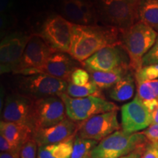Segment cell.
Instances as JSON below:
<instances>
[{"instance_id":"cell-1","label":"cell","mask_w":158,"mask_h":158,"mask_svg":"<svg viewBox=\"0 0 158 158\" xmlns=\"http://www.w3.org/2000/svg\"><path fill=\"white\" fill-rule=\"evenodd\" d=\"M120 43V31L105 24L78 25L73 23L72 40L68 54L78 62L85 60L98 51Z\"/></svg>"},{"instance_id":"cell-3","label":"cell","mask_w":158,"mask_h":158,"mask_svg":"<svg viewBox=\"0 0 158 158\" xmlns=\"http://www.w3.org/2000/svg\"><path fill=\"white\" fill-rule=\"evenodd\" d=\"M119 31L120 43L129 57L130 68L137 72L143 67V56L155 43L157 32L141 21L130 28Z\"/></svg>"},{"instance_id":"cell-31","label":"cell","mask_w":158,"mask_h":158,"mask_svg":"<svg viewBox=\"0 0 158 158\" xmlns=\"http://www.w3.org/2000/svg\"><path fill=\"white\" fill-rule=\"evenodd\" d=\"M142 133L150 142H158V124H151Z\"/></svg>"},{"instance_id":"cell-15","label":"cell","mask_w":158,"mask_h":158,"mask_svg":"<svg viewBox=\"0 0 158 158\" xmlns=\"http://www.w3.org/2000/svg\"><path fill=\"white\" fill-rule=\"evenodd\" d=\"M54 52L38 35H31L15 74L23 75L27 71L40 68Z\"/></svg>"},{"instance_id":"cell-22","label":"cell","mask_w":158,"mask_h":158,"mask_svg":"<svg viewBox=\"0 0 158 158\" xmlns=\"http://www.w3.org/2000/svg\"><path fill=\"white\" fill-rule=\"evenodd\" d=\"M136 84V96L138 97L152 113L158 104V79Z\"/></svg>"},{"instance_id":"cell-14","label":"cell","mask_w":158,"mask_h":158,"mask_svg":"<svg viewBox=\"0 0 158 158\" xmlns=\"http://www.w3.org/2000/svg\"><path fill=\"white\" fill-rule=\"evenodd\" d=\"M60 9L61 15L73 24L94 25L100 22L92 0H62Z\"/></svg>"},{"instance_id":"cell-19","label":"cell","mask_w":158,"mask_h":158,"mask_svg":"<svg viewBox=\"0 0 158 158\" xmlns=\"http://www.w3.org/2000/svg\"><path fill=\"white\" fill-rule=\"evenodd\" d=\"M135 80L133 70H130L124 78L109 89V98L116 102H125L130 100L135 92Z\"/></svg>"},{"instance_id":"cell-2","label":"cell","mask_w":158,"mask_h":158,"mask_svg":"<svg viewBox=\"0 0 158 158\" xmlns=\"http://www.w3.org/2000/svg\"><path fill=\"white\" fill-rule=\"evenodd\" d=\"M94 3L102 24L124 30L140 21L141 0H94Z\"/></svg>"},{"instance_id":"cell-33","label":"cell","mask_w":158,"mask_h":158,"mask_svg":"<svg viewBox=\"0 0 158 158\" xmlns=\"http://www.w3.org/2000/svg\"><path fill=\"white\" fill-rule=\"evenodd\" d=\"M146 147H147V146H146ZM145 147L140 148V149H136L135 151L132 152L131 153L128 154V155L125 156H123V157L120 158H141V156L143 155V152L144 149H145Z\"/></svg>"},{"instance_id":"cell-24","label":"cell","mask_w":158,"mask_h":158,"mask_svg":"<svg viewBox=\"0 0 158 158\" xmlns=\"http://www.w3.org/2000/svg\"><path fill=\"white\" fill-rule=\"evenodd\" d=\"M65 93L73 98H88L91 96L102 98L101 89H100L92 81L84 86H76L68 83Z\"/></svg>"},{"instance_id":"cell-20","label":"cell","mask_w":158,"mask_h":158,"mask_svg":"<svg viewBox=\"0 0 158 158\" xmlns=\"http://www.w3.org/2000/svg\"><path fill=\"white\" fill-rule=\"evenodd\" d=\"M130 70V68H119L108 72H89L91 81L94 83L100 89H108L111 88L118 81L127 75Z\"/></svg>"},{"instance_id":"cell-4","label":"cell","mask_w":158,"mask_h":158,"mask_svg":"<svg viewBox=\"0 0 158 158\" xmlns=\"http://www.w3.org/2000/svg\"><path fill=\"white\" fill-rule=\"evenodd\" d=\"M149 141L142 133H127L117 130L99 142L92 150V158H120L140 148L145 147Z\"/></svg>"},{"instance_id":"cell-13","label":"cell","mask_w":158,"mask_h":158,"mask_svg":"<svg viewBox=\"0 0 158 158\" xmlns=\"http://www.w3.org/2000/svg\"><path fill=\"white\" fill-rule=\"evenodd\" d=\"M76 62L68 53L54 52L42 66L27 71L23 76L44 74L69 83L72 73L78 68Z\"/></svg>"},{"instance_id":"cell-27","label":"cell","mask_w":158,"mask_h":158,"mask_svg":"<svg viewBox=\"0 0 158 158\" xmlns=\"http://www.w3.org/2000/svg\"><path fill=\"white\" fill-rule=\"evenodd\" d=\"M38 146L34 138L23 144L19 151L20 158H37Z\"/></svg>"},{"instance_id":"cell-37","label":"cell","mask_w":158,"mask_h":158,"mask_svg":"<svg viewBox=\"0 0 158 158\" xmlns=\"http://www.w3.org/2000/svg\"><path fill=\"white\" fill-rule=\"evenodd\" d=\"M87 158H92V157H87Z\"/></svg>"},{"instance_id":"cell-18","label":"cell","mask_w":158,"mask_h":158,"mask_svg":"<svg viewBox=\"0 0 158 158\" xmlns=\"http://www.w3.org/2000/svg\"><path fill=\"white\" fill-rule=\"evenodd\" d=\"M0 133L10 143L18 149L33 138L34 130L28 124L1 121Z\"/></svg>"},{"instance_id":"cell-21","label":"cell","mask_w":158,"mask_h":158,"mask_svg":"<svg viewBox=\"0 0 158 158\" xmlns=\"http://www.w3.org/2000/svg\"><path fill=\"white\" fill-rule=\"evenodd\" d=\"M76 135L60 143L39 147L37 158H71Z\"/></svg>"},{"instance_id":"cell-23","label":"cell","mask_w":158,"mask_h":158,"mask_svg":"<svg viewBox=\"0 0 158 158\" xmlns=\"http://www.w3.org/2000/svg\"><path fill=\"white\" fill-rule=\"evenodd\" d=\"M140 21L158 32V1L141 0Z\"/></svg>"},{"instance_id":"cell-34","label":"cell","mask_w":158,"mask_h":158,"mask_svg":"<svg viewBox=\"0 0 158 158\" xmlns=\"http://www.w3.org/2000/svg\"><path fill=\"white\" fill-rule=\"evenodd\" d=\"M12 5V0H1V14L9 10Z\"/></svg>"},{"instance_id":"cell-6","label":"cell","mask_w":158,"mask_h":158,"mask_svg":"<svg viewBox=\"0 0 158 158\" xmlns=\"http://www.w3.org/2000/svg\"><path fill=\"white\" fill-rule=\"evenodd\" d=\"M73 23L61 15L47 17L37 34L55 52L69 53L72 40Z\"/></svg>"},{"instance_id":"cell-32","label":"cell","mask_w":158,"mask_h":158,"mask_svg":"<svg viewBox=\"0 0 158 158\" xmlns=\"http://www.w3.org/2000/svg\"><path fill=\"white\" fill-rule=\"evenodd\" d=\"M0 151L1 152H19L20 149L10 143L4 136L0 135Z\"/></svg>"},{"instance_id":"cell-11","label":"cell","mask_w":158,"mask_h":158,"mask_svg":"<svg viewBox=\"0 0 158 158\" xmlns=\"http://www.w3.org/2000/svg\"><path fill=\"white\" fill-rule=\"evenodd\" d=\"M81 64L88 72H108L119 68H130V60L122 45L118 44L98 51Z\"/></svg>"},{"instance_id":"cell-26","label":"cell","mask_w":158,"mask_h":158,"mask_svg":"<svg viewBox=\"0 0 158 158\" xmlns=\"http://www.w3.org/2000/svg\"><path fill=\"white\" fill-rule=\"evenodd\" d=\"M136 83L148 81L158 79V64L143 66L135 73Z\"/></svg>"},{"instance_id":"cell-38","label":"cell","mask_w":158,"mask_h":158,"mask_svg":"<svg viewBox=\"0 0 158 158\" xmlns=\"http://www.w3.org/2000/svg\"><path fill=\"white\" fill-rule=\"evenodd\" d=\"M156 1H158V0H156Z\"/></svg>"},{"instance_id":"cell-10","label":"cell","mask_w":158,"mask_h":158,"mask_svg":"<svg viewBox=\"0 0 158 158\" xmlns=\"http://www.w3.org/2000/svg\"><path fill=\"white\" fill-rule=\"evenodd\" d=\"M118 110H111L93 116L85 121L78 122L76 135L86 139L101 141L114 132L119 130Z\"/></svg>"},{"instance_id":"cell-9","label":"cell","mask_w":158,"mask_h":158,"mask_svg":"<svg viewBox=\"0 0 158 158\" xmlns=\"http://www.w3.org/2000/svg\"><path fill=\"white\" fill-rule=\"evenodd\" d=\"M31 35L21 31L10 33L0 43V73H15Z\"/></svg>"},{"instance_id":"cell-12","label":"cell","mask_w":158,"mask_h":158,"mask_svg":"<svg viewBox=\"0 0 158 158\" xmlns=\"http://www.w3.org/2000/svg\"><path fill=\"white\" fill-rule=\"evenodd\" d=\"M152 124L151 112L138 96L121 107V127L125 133H138L147 129Z\"/></svg>"},{"instance_id":"cell-28","label":"cell","mask_w":158,"mask_h":158,"mask_svg":"<svg viewBox=\"0 0 158 158\" xmlns=\"http://www.w3.org/2000/svg\"><path fill=\"white\" fill-rule=\"evenodd\" d=\"M91 77L89 73L83 68H76L72 73L70 76V82L76 86H84L91 81Z\"/></svg>"},{"instance_id":"cell-25","label":"cell","mask_w":158,"mask_h":158,"mask_svg":"<svg viewBox=\"0 0 158 158\" xmlns=\"http://www.w3.org/2000/svg\"><path fill=\"white\" fill-rule=\"evenodd\" d=\"M98 143V141L94 140L86 139L76 135L71 158H87L90 157L92 150Z\"/></svg>"},{"instance_id":"cell-7","label":"cell","mask_w":158,"mask_h":158,"mask_svg":"<svg viewBox=\"0 0 158 158\" xmlns=\"http://www.w3.org/2000/svg\"><path fill=\"white\" fill-rule=\"evenodd\" d=\"M63 100L59 96L34 100L31 110V126L34 131L59 123L67 118Z\"/></svg>"},{"instance_id":"cell-16","label":"cell","mask_w":158,"mask_h":158,"mask_svg":"<svg viewBox=\"0 0 158 158\" xmlns=\"http://www.w3.org/2000/svg\"><path fill=\"white\" fill-rule=\"evenodd\" d=\"M33 102V99L20 92L9 94L6 98L4 104L2 121L15 122L31 126Z\"/></svg>"},{"instance_id":"cell-36","label":"cell","mask_w":158,"mask_h":158,"mask_svg":"<svg viewBox=\"0 0 158 158\" xmlns=\"http://www.w3.org/2000/svg\"><path fill=\"white\" fill-rule=\"evenodd\" d=\"M152 124H158V104L156 108L152 111Z\"/></svg>"},{"instance_id":"cell-35","label":"cell","mask_w":158,"mask_h":158,"mask_svg":"<svg viewBox=\"0 0 158 158\" xmlns=\"http://www.w3.org/2000/svg\"><path fill=\"white\" fill-rule=\"evenodd\" d=\"M0 158H20L19 152H1Z\"/></svg>"},{"instance_id":"cell-29","label":"cell","mask_w":158,"mask_h":158,"mask_svg":"<svg viewBox=\"0 0 158 158\" xmlns=\"http://www.w3.org/2000/svg\"><path fill=\"white\" fill-rule=\"evenodd\" d=\"M151 64H158V36L155 43L152 47L142 61V66H148Z\"/></svg>"},{"instance_id":"cell-17","label":"cell","mask_w":158,"mask_h":158,"mask_svg":"<svg viewBox=\"0 0 158 158\" xmlns=\"http://www.w3.org/2000/svg\"><path fill=\"white\" fill-rule=\"evenodd\" d=\"M78 127V122L67 117L54 126L35 130L33 133V138L38 147L58 143L76 135Z\"/></svg>"},{"instance_id":"cell-5","label":"cell","mask_w":158,"mask_h":158,"mask_svg":"<svg viewBox=\"0 0 158 158\" xmlns=\"http://www.w3.org/2000/svg\"><path fill=\"white\" fill-rule=\"evenodd\" d=\"M59 97L64 102L67 116L76 122L85 121L98 114L119 109L115 103L99 97L73 98L66 93L60 94Z\"/></svg>"},{"instance_id":"cell-30","label":"cell","mask_w":158,"mask_h":158,"mask_svg":"<svg viewBox=\"0 0 158 158\" xmlns=\"http://www.w3.org/2000/svg\"><path fill=\"white\" fill-rule=\"evenodd\" d=\"M141 158H158V142H149Z\"/></svg>"},{"instance_id":"cell-8","label":"cell","mask_w":158,"mask_h":158,"mask_svg":"<svg viewBox=\"0 0 158 158\" xmlns=\"http://www.w3.org/2000/svg\"><path fill=\"white\" fill-rule=\"evenodd\" d=\"M68 82L44 74L23 76L19 79L20 93L33 100L65 93Z\"/></svg>"}]
</instances>
